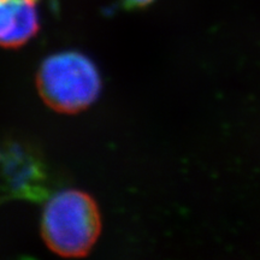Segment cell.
Returning <instances> with one entry per match:
<instances>
[{
	"label": "cell",
	"mask_w": 260,
	"mask_h": 260,
	"mask_svg": "<svg viewBox=\"0 0 260 260\" xmlns=\"http://www.w3.org/2000/svg\"><path fill=\"white\" fill-rule=\"evenodd\" d=\"M38 30L39 17L34 0H0V46H22Z\"/></svg>",
	"instance_id": "cell-4"
},
{
	"label": "cell",
	"mask_w": 260,
	"mask_h": 260,
	"mask_svg": "<svg viewBox=\"0 0 260 260\" xmlns=\"http://www.w3.org/2000/svg\"><path fill=\"white\" fill-rule=\"evenodd\" d=\"M153 0H124V4L128 9H138V8H144V6H147L148 4Z\"/></svg>",
	"instance_id": "cell-5"
},
{
	"label": "cell",
	"mask_w": 260,
	"mask_h": 260,
	"mask_svg": "<svg viewBox=\"0 0 260 260\" xmlns=\"http://www.w3.org/2000/svg\"><path fill=\"white\" fill-rule=\"evenodd\" d=\"M46 164L29 145L0 136V204L11 200L38 203L50 195Z\"/></svg>",
	"instance_id": "cell-3"
},
{
	"label": "cell",
	"mask_w": 260,
	"mask_h": 260,
	"mask_svg": "<svg viewBox=\"0 0 260 260\" xmlns=\"http://www.w3.org/2000/svg\"><path fill=\"white\" fill-rule=\"evenodd\" d=\"M38 89L51 109L61 113H76L95 102L102 81L95 65L86 56L61 52L41 64Z\"/></svg>",
	"instance_id": "cell-2"
},
{
	"label": "cell",
	"mask_w": 260,
	"mask_h": 260,
	"mask_svg": "<svg viewBox=\"0 0 260 260\" xmlns=\"http://www.w3.org/2000/svg\"><path fill=\"white\" fill-rule=\"evenodd\" d=\"M102 230L99 210L88 194L67 190L50 200L42 214L41 234L51 251L67 258L84 256Z\"/></svg>",
	"instance_id": "cell-1"
}]
</instances>
